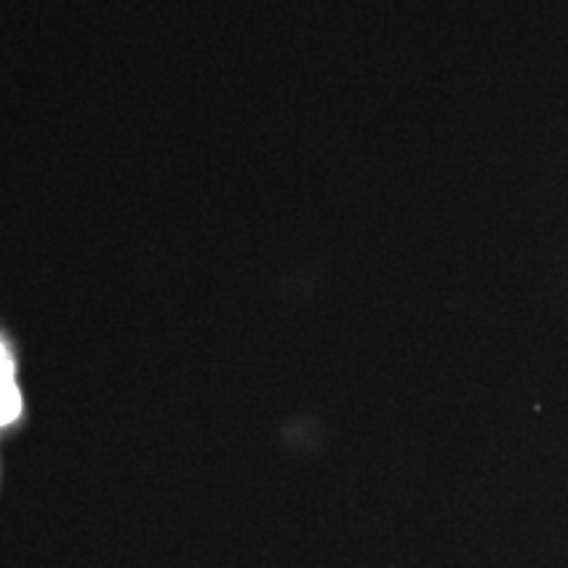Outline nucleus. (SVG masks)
Segmentation results:
<instances>
[{
    "instance_id": "f257e3e1",
    "label": "nucleus",
    "mask_w": 568,
    "mask_h": 568,
    "mask_svg": "<svg viewBox=\"0 0 568 568\" xmlns=\"http://www.w3.org/2000/svg\"><path fill=\"white\" fill-rule=\"evenodd\" d=\"M21 414V393L13 379L0 382V426L17 422Z\"/></svg>"
},
{
    "instance_id": "f03ea898",
    "label": "nucleus",
    "mask_w": 568,
    "mask_h": 568,
    "mask_svg": "<svg viewBox=\"0 0 568 568\" xmlns=\"http://www.w3.org/2000/svg\"><path fill=\"white\" fill-rule=\"evenodd\" d=\"M3 379H13V361L9 351H6V345L0 343V382Z\"/></svg>"
}]
</instances>
